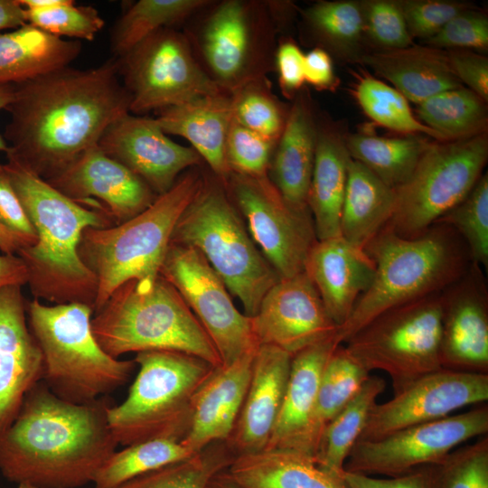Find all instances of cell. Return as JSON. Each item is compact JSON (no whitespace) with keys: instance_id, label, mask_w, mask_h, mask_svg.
<instances>
[{"instance_id":"cell-46","label":"cell","mask_w":488,"mask_h":488,"mask_svg":"<svg viewBox=\"0 0 488 488\" xmlns=\"http://www.w3.org/2000/svg\"><path fill=\"white\" fill-rule=\"evenodd\" d=\"M437 465L440 488H488V436L456 447Z\"/></svg>"},{"instance_id":"cell-5","label":"cell","mask_w":488,"mask_h":488,"mask_svg":"<svg viewBox=\"0 0 488 488\" xmlns=\"http://www.w3.org/2000/svg\"><path fill=\"white\" fill-rule=\"evenodd\" d=\"M93 334L113 358L127 352L172 351L221 365L208 333L175 287L160 275L118 286L91 319Z\"/></svg>"},{"instance_id":"cell-49","label":"cell","mask_w":488,"mask_h":488,"mask_svg":"<svg viewBox=\"0 0 488 488\" xmlns=\"http://www.w3.org/2000/svg\"><path fill=\"white\" fill-rule=\"evenodd\" d=\"M425 42L428 46L445 51L484 52L488 49V18L470 9L452 18Z\"/></svg>"},{"instance_id":"cell-15","label":"cell","mask_w":488,"mask_h":488,"mask_svg":"<svg viewBox=\"0 0 488 488\" xmlns=\"http://www.w3.org/2000/svg\"><path fill=\"white\" fill-rule=\"evenodd\" d=\"M159 275L175 287L197 317L221 365L257 352L259 345L250 317L236 308L224 282L200 251L170 243Z\"/></svg>"},{"instance_id":"cell-54","label":"cell","mask_w":488,"mask_h":488,"mask_svg":"<svg viewBox=\"0 0 488 488\" xmlns=\"http://www.w3.org/2000/svg\"><path fill=\"white\" fill-rule=\"evenodd\" d=\"M447 54L452 69L460 82L466 85V88L487 103V57L475 52L465 50H450L447 51Z\"/></svg>"},{"instance_id":"cell-58","label":"cell","mask_w":488,"mask_h":488,"mask_svg":"<svg viewBox=\"0 0 488 488\" xmlns=\"http://www.w3.org/2000/svg\"><path fill=\"white\" fill-rule=\"evenodd\" d=\"M23 247L22 242L14 234L0 225V250L3 254L16 255Z\"/></svg>"},{"instance_id":"cell-25","label":"cell","mask_w":488,"mask_h":488,"mask_svg":"<svg viewBox=\"0 0 488 488\" xmlns=\"http://www.w3.org/2000/svg\"><path fill=\"white\" fill-rule=\"evenodd\" d=\"M255 353L229 365L214 367L197 389L190 427L181 441L191 452L198 453L230 438L249 388Z\"/></svg>"},{"instance_id":"cell-48","label":"cell","mask_w":488,"mask_h":488,"mask_svg":"<svg viewBox=\"0 0 488 488\" xmlns=\"http://www.w3.org/2000/svg\"><path fill=\"white\" fill-rule=\"evenodd\" d=\"M364 33L375 50H394L410 46L409 34L399 1H362Z\"/></svg>"},{"instance_id":"cell-61","label":"cell","mask_w":488,"mask_h":488,"mask_svg":"<svg viewBox=\"0 0 488 488\" xmlns=\"http://www.w3.org/2000/svg\"><path fill=\"white\" fill-rule=\"evenodd\" d=\"M17 488H38V487L33 484L27 483H23L18 484Z\"/></svg>"},{"instance_id":"cell-44","label":"cell","mask_w":488,"mask_h":488,"mask_svg":"<svg viewBox=\"0 0 488 488\" xmlns=\"http://www.w3.org/2000/svg\"><path fill=\"white\" fill-rule=\"evenodd\" d=\"M436 222L450 225L465 241L472 262L488 267V174L483 173L469 194Z\"/></svg>"},{"instance_id":"cell-60","label":"cell","mask_w":488,"mask_h":488,"mask_svg":"<svg viewBox=\"0 0 488 488\" xmlns=\"http://www.w3.org/2000/svg\"><path fill=\"white\" fill-rule=\"evenodd\" d=\"M207 488H242L237 484L226 473V470L214 475Z\"/></svg>"},{"instance_id":"cell-56","label":"cell","mask_w":488,"mask_h":488,"mask_svg":"<svg viewBox=\"0 0 488 488\" xmlns=\"http://www.w3.org/2000/svg\"><path fill=\"white\" fill-rule=\"evenodd\" d=\"M28 274L17 255L0 254V288L9 285L27 284Z\"/></svg>"},{"instance_id":"cell-2","label":"cell","mask_w":488,"mask_h":488,"mask_svg":"<svg viewBox=\"0 0 488 488\" xmlns=\"http://www.w3.org/2000/svg\"><path fill=\"white\" fill-rule=\"evenodd\" d=\"M108 396L74 404L42 380L26 393L17 415L0 433V474L38 488H79L93 480L117 450L108 423Z\"/></svg>"},{"instance_id":"cell-55","label":"cell","mask_w":488,"mask_h":488,"mask_svg":"<svg viewBox=\"0 0 488 488\" xmlns=\"http://www.w3.org/2000/svg\"><path fill=\"white\" fill-rule=\"evenodd\" d=\"M305 83L320 91H333L339 85L332 56L324 49L314 47L305 54Z\"/></svg>"},{"instance_id":"cell-14","label":"cell","mask_w":488,"mask_h":488,"mask_svg":"<svg viewBox=\"0 0 488 488\" xmlns=\"http://www.w3.org/2000/svg\"><path fill=\"white\" fill-rule=\"evenodd\" d=\"M223 185L255 244L279 277L304 272L308 252L317 241L310 211L288 204L268 176L231 173Z\"/></svg>"},{"instance_id":"cell-50","label":"cell","mask_w":488,"mask_h":488,"mask_svg":"<svg viewBox=\"0 0 488 488\" xmlns=\"http://www.w3.org/2000/svg\"><path fill=\"white\" fill-rule=\"evenodd\" d=\"M409 34L426 41L457 14L474 9L470 3L450 0L399 1Z\"/></svg>"},{"instance_id":"cell-20","label":"cell","mask_w":488,"mask_h":488,"mask_svg":"<svg viewBox=\"0 0 488 488\" xmlns=\"http://www.w3.org/2000/svg\"><path fill=\"white\" fill-rule=\"evenodd\" d=\"M46 182L79 203L105 209L115 225L138 215L157 197L140 177L98 145Z\"/></svg>"},{"instance_id":"cell-16","label":"cell","mask_w":488,"mask_h":488,"mask_svg":"<svg viewBox=\"0 0 488 488\" xmlns=\"http://www.w3.org/2000/svg\"><path fill=\"white\" fill-rule=\"evenodd\" d=\"M488 433V406L408 427L374 440H359L344 471L398 476L439 463L463 443Z\"/></svg>"},{"instance_id":"cell-1","label":"cell","mask_w":488,"mask_h":488,"mask_svg":"<svg viewBox=\"0 0 488 488\" xmlns=\"http://www.w3.org/2000/svg\"><path fill=\"white\" fill-rule=\"evenodd\" d=\"M116 58L89 69L70 66L14 85L3 135L12 157L45 181L98 145L130 113Z\"/></svg>"},{"instance_id":"cell-7","label":"cell","mask_w":488,"mask_h":488,"mask_svg":"<svg viewBox=\"0 0 488 488\" xmlns=\"http://www.w3.org/2000/svg\"><path fill=\"white\" fill-rule=\"evenodd\" d=\"M94 311L84 304L26 303L27 321L42 354V380L58 398L85 404L125 385L136 363L108 355L91 326Z\"/></svg>"},{"instance_id":"cell-31","label":"cell","mask_w":488,"mask_h":488,"mask_svg":"<svg viewBox=\"0 0 488 488\" xmlns=\"http://www.w3.org/2000/svg\"><path fill=\"white\" fill-rule=\"evenodd\" d=\"M226 473L242 488H350L343 474L323 469L313 457L290 449L236 455Z\"/></svg>"},{"instance_id":"cell-18","label":"cell","mask_w":488,"mask_h":488,"mask_svg":"<svg viewBox=\"0 0 488 488\" xmlns=\"http://www.w3.org/2000/svg\"><path fill=\"white\" fill-rule=\"evenodd\" d=\"M258 345L276 346L291 356L337 334L316 288L304 272L280 278L250 317Z\"/></svg>"},{"instance_id":"cell-52","label":"cell","mask_w":488,"mask_h":488,"mask_svg":"<svg viewBox=\"0 0 488 488\" xmlns=\"http://www.w3.org/2000/svg\"><path fill=\"white\" fill-rule=\"evenodd\" d=\"M304 60L305 53L292 38L284 37L277 42L274 70L281 93L290 100L304 88Z\"/></svg>"},{"instance_id":"cell-22","label":"cell","mask_w":488,"mask_h":488,"mask_svg":"<svg viewBox=\"0 0 488 488\" xmlns=\"http://www.w3.org/2000/svg\"><path fill=\"white\" fill-rule=\"evenodd\" d=\"M22 286L0 288V433L14 420L28 390L42 377V354L33 335Z\"/></svg>"},{"instance_id":"cell-39","label":"cell","mask_w":488,"mask_h":488,"mask_svg":"<svg viewBox=\"0 0 488 488\" xmlns=\"http://www.w3.org/2000/svg\"><path fill=\"white\" fill-rule=\"evenodd\" d=\"M371 373L339 345L330 356L317 393L308 436V452L314 458L328 423L356 395Z\"/></svg>"},{"instance_id":"cell-11","label":"cell","mask_w":488,"mask_h":488,"mask_svg":"<svg viewBox=\"0 0 488 488\" xmlns=\"http://www.w3.org/2000/svg\"><path fill=\"white\" fill-rule=\"evenodd\" d=\"M441 319L440 292L381 313L346 341L344 347L370 373L388 374L397 393L442 369Z\"/></svg>"},{"instance_id":"cell-6","label":"cell","mask_w":488,"mask_h":488,"mask_svg":"<svg viewBox=\"0 0 488 488\" xmlns=\"http://www.w3.org/2000/svg\"><path fill=\"white\" fill-rule=\"evenodd\" d=\"M202 181L203 173L192 167L134 218L108 228L83 230L78 254L97 279L94 313L122 284L132 279L154 281L159 276L175 223Z\"/></svg>"},{"instance_id":"cell-53","label":"cell","mask_w":488,"mask_h":488,"mask_svg":"<svg viewBox=\"0 0 488 488\" xmlns=\"http://www.w3.org/2000/svg\"><path fill=\"white\" fill-rule=\"evenodd\" d=\"M343 477L350 488H440L437 464L393 477L379 478L347 471Z\"/></svg>"},{"instance_id":"cell-37","label":"cell","mask_w":488,"mask_h":488,"mask_svg":"<svg viewBox=\"0 0 488 488\" xmlns=\"http://www.w3.org/2000/svg\"><path fill=\"white\" fill-rule=\"evenodd\" d=\"M211 0H138L128 5L110 31V50L121 58L143 40L164 28H177Z\"/></svg>"},{"instance_id":"cell-59","label":"cell","mask_w":488,"mask_h":488,"mask_svg":"<svg viewBox=\"0 0 488 488\" xmlns=\"http://www.w3.org/2000/svg\"><path fill=\"white\" fill-rule=\"evenodd\" d=\"M14 96V85L0 84V110L6 109L13 101ZM0 151L7 152L8 145L2 135H0Z\"/></svg>"},{"instance_id":"cell-8","label":"cell","mask_w":488,"mask_h":488,"mask_svg":"<svg viewBox=\"0 0 488 488\" xmlns=\"http://www.w3.org/2000/svg\"><path fill=\"white\" fill-rule=\"evenodd\" d=\"M170 243L200 251L249 317L280 279L214 175L203 174L202 184L177 220Z\"/></svg>"},{"instance_id":"cell-17","label":"cell","mask_w":488,"mask_h":488,"mask_svg":"<svg viewBox=\"0 0 488 488\" xmlns=\"http://www.w3.org/2000/svg\"><path fill=\"white\" fill-rule=\"evenodd\" d=\"M487 400L488 374L442 368L416 380L389 400L376 403L359 440L378 439Z\"/></svg>"},{"instance_id":"cell-35","label":"cell","mask_w":488,"mask_h":488,"mask_svg":"<svg viewBox=\"0 0 488 488\" xmlns=\"http://www.w3.org/2000/svg\"><path fill=\"white\" fill-rule=\"evenodd\" d=\"M433 140L420 135L389 137L358 132L346 135V147L352 159L396 189L408 179Z\"/></svg>"},{"instance_id":"cell-12","label":"cell","mask_w":488,"mask_h":488,"mask_svg":"<svg viewBox=\"0 0 488 488\" xmlns=\"http://www.w3.org/2000/svg\"><path fill=\"white\" fill-rule=\"evenodd\" d=\"M487 159V133L433 140L408 179L395 189V210L389 225L403 238L424 234L469 194Z\"/></svg>"},{"instance_id":"cell-19","label":"cell","mask_w":488,"mask_h":488,"mask_svg":"<svg viewBox=\"0 0 488 488\" xmlns=\"http://www.w3.org/2000/svg\"><path fill=\"white\" fill-rule=\"evenodd\" d=\"M98 145L140 177L157 196L169 191L183 173L203 163L192 146L170 139L155 117L131 113L111 124Z\"/></svg>"},{"instance_id":"cell-4","label":"cell","mask_w":488,"mask_h":488,"mask_svg":"<svg viewBox=\"0 0 488 488\" xmlns=\"http://www.w3.org/2000/svg\"><path fill=\"white\" fill-rule=\"evenodd\" d=\"M375 272L346 322L338 327L341 344L381 313L445 290L472 264L455 229L436 222L419 237L408 239L386 225L366 246Z\"/></svg>"},{"instance_id":"cell-23","label":"cell","mask_w":488,"mask_h":488,"mask_svg":"<svg viewBox=\"0 0 488 488\" xmlns=\"http://www.w3.org/2000/svg\"><path fill=\"white\" fill-rule=\"evenodd\" d=\"M292 356L273 346L260 345L255 353L244 402L227 446L234 455L264 450L277 422Z\"/></svg>"},{"instance_id":"cell-3","label":"cell","mask_w":488,"mask_h":488,"mask_svg":"<svg viewBox=\"0 0 488 488\" xmlns=\"http://www.w3.org/2000/svg\"><path fill=\"white\" fill-rule=\"evenodd\" d=\"M4 164L37 234L35 244L16 253L32 295L55 305L84 304L94 311L97 279L80 258L78 246L86 228L114 226L112 218L104 209L68 198L12 157Z\"/></svg>"},{"instance_id":"cell-38","label":"cell","mask_w":488,"mask_h":488,"mask_svg":"<svg viewBox=\"0 0 488 488\" xmlns=\"http://www.w3.org/2000/svg\"><path fill=\"white\" fill-rule=\"evenodd\" d=\"M418 119L445 140L487 133V106L465 86L439 92L417 105Z\"/></svg>"},{"instance_id":"cell-13","label":"cell","mask_w":488,"mask_h":488,"mask_svg":"<svg viewBox=\"0 0 488 488\" xmlns=\"http://www.w3.org/2000/svg\"><path fill=\"white\" fill-rule=\"evenodd\" d=\"M117 61L133 115L222 91L202 70L186 35L177 28L153 33Z\"/></svg>"},{"instance_id":"cell-28","label":"cell","mask_w":488,"mask_h":488,"mask_svg":"<svg viewBox=\"0 0 488 488\" xmlns=\"http://www.w3.org/2000/svg\"><path fill=\"white\" fill-rule=\"evenodd\" d=\"M317 119L306 89L294 98L285 128L276 145L268 177L284 200L309 210L307 196L314 168Z\"/></svg>"},{"instance_id":"cell-21","label":"cell","mask_w":488,"mask_h":488,"mask_svg":"<svg viewBox=\"0 0 488 488\" xmlns=\"http://www.w3.org/2000/svg\"><path fill=\"white\" fill-rule=\"evenodd\" d=\"M442 368L488 374V288L483 269L467 271L441 292Z\"/></svg>"},{"instance_id":"cell-34","label":"cell","mask_w":488,"mask_h":488,"mask_svg":"<svg viewBox=\"0 0 488 488\" xmlns=\"http://www.w3.org/2000/svg\"><path fill=\"white\" fill-rule=\"evenodd\" d=\"M302 24L315 47L344 61H360L367 42L362 1H318L301 11Z\"/></svg>"},{"instance_id":"cell-42","label":"cell","mask_w":488,"mask_h":488,"mask_svg":"<svg viewBox=\"0 0 488 488\" xmlns=\"http://www.w3.org/2000/svg\"><path fill=\"white\" fill-rule=\"evenodd\" d=\"M233 119L248 129L277 143L290 105L272 91L267 76L250 80L230 92Z\"/></svg>"},{"instance_id":"cell-9","label":"cell","mask_w":488,"mask_h":488,"mask_svg":"<svg viewBox=\"0 0 488 488\" xmlns=\"http://www.w3.org/2000/svg\"><path fill=\"white\" fill-rule=\"evenodd\" d=\"M134 361L138 372L127 397L108 409L115 440L124 446L157 438L182 441L190 427L193 397L214 367L172 351L140 352Z\"/></svg>"},{"instance_id":"cell-43","label":"cell","mask_w":488,"mask_h":488,"mask_svg":"<svg viewBox=\"0 0 488 488\" xmlns=\"http://www.w3.org/2000/svg\"><path fill=\"white\" fill-rule=\"evenodd\" d=\"M222 442L213 443L188 458L137 476L116 488H207L226 470L234 455Z\"/></svg>"},{"instance_id":"cell-32","label":"cell","mask_w":488,"mask_h":488,"mask_svg":"<svg viewBox=\"0 0 488 488\" xmlns=\"http://www.w3.org/2000/svg\"><path fill=\"white\" fill-rule=\"evenodd\" d=\"M77 40H64L30 23L0 33V84L16 85L70 66L80 53Z\"/></svg>"},{"instance_id":"cell-30","label":"cell","mask_w":488,"mask_h":488,"mask_svg":"<svg viewBox=\"0 0 488 488\" xmlns=\"http://www.w3.org/2000/svg\"><path fill=\"white\" fill-rule=\"evenodd\" d=\"M350 159L346 135L333 123L317 120L307 207L318 240L340 236V219Z\"/></svg>"},{"instance_id":"cell-57","label":"cell","mask_w":488,"mask_h":488,"mask_svg":"<svg viewBox=\"0 0 488 488\" xmlns=\"http://www.w3.org/2000/svg\"><path fill=\"white\" fill-rule=\"evenodd\" d=\"M26 23V11L19 0H0V33L5 29H17Z\"/></svg>"},{"instance_id":"cell-40","label":"cell","mask_w":488,"mask_h":488,"mask_svg":"<svg viewBox=\"0 0 488 488\" xmlns=\"http://www.w3.org/2000/svg\"><path fill=\"white\" fill-rule=\"evenodd\" d=\"M352 92L364 114L376 125L405 136L420 135L446 141L422 124L412 112L408 100L380 79L361 70L356 74Z\"/></svg>"},{"instance_id":"cell-36","label":"cell","mask_w":488,"mask_h":488,"mask_svg":"<svg viewBox=\"0 0 488 488\" xmlns=\"http://www.w3.org/2000/svg\"><path fill=\"white\" fill-rule=\"evenodd\" d=\"M385 380L370 376L356 395L324 429L314 456L323 469L343 474L353 446L359 441L369 415L379 396L385 390Z\"/></svg>"},{"instance_id":"cell-45","label":"cell","mask_w":488,"mask_h":488,"mask_svg":"<svg viewBox=\"0 0 488 488\" xmlns=\"http://www.w3.org/2000/svg\"><path fill=\"white\" fill-rule=\"evenodd\" d=\"M25 11L28 23L61 38L93 41L105 24L96 8L77 5L72 0L48 9Z\"/></svg>"},{"instance_id":"cell-29","label":"cell","mask_w":488,"mask_h":488,"mask_svg":"<svg viewBox=\"0 0 488 488\" xmlns=\"http://www.w3.org/2000/svg\"><path fill=\"white\" fill-rule=\"evenodd\" d=\"M360 62L416 105L439 92L463 86L452 69L447 51L428 45L374 49L365 52Z\"/></svg>"},{"instance_id":"cell-41","label":"cell","mask_w":488,"mask_h":488,"mask_svg":"<svg viewBox=\"0 0 488 488\" xmlns=\"http://www.w3.org/2000/svg\"><path fill=\"white\" fill-rule=\"evenodd\" d=\"M181 441L157 438L115 451L98 471L94 488H116L137 476L190 457Z\"/></svg>"},{"instance_id":"cell-24","label":"cell","mask_w":488,"mask_h":488,"mask_svg":"<svg viewBox=\"0 0 488 488\" xmlns=\"http://www.w3.org/2000/svg\"><path fill=\"white\" fill-rule=\"evenodd\" d=\"M304 271L339 327L371 286L375 265L365 250L337 236L317 239L308 252Z\"/></svg>"},{"instance_id":"cell-26","label":"cell","mask_w":488,"mask_h":488,"mask_svg":"<svg viewBox=\"0 0 488 488\" xmlns=\"http://www.w3.org/2000/svg\"><path fill=\"white\" fill-rule=\"evenodd\" d=\"M339 345L335 335L292 356L281 408L265 449H290L311 456L308 436L321 378Z\"/></svg>"},{"instance_id":"cell-33","label":"cell","mask_w":488,"mask_h":488,"mask_svg":"<svg viewBox=\"0 0 488 488\" xmlns=\"http://www.w3.org/2000/svg\"><path fill=\"white\" fill-rule=\"evenodd\" d=\"M395 203V189L351 158L340 219V236L353 247L364 250L389 223Z\"/></svg>"},{"instance_id":"cell-47","label":"cell","mask_w":488,"mask_h":488,"mask_svg":"<svg viewBox=\"0 0 488 488\" xmlns=\"http://www.w3.org/2000/svg\"><path fill=\"white\" fill-rule=\"evenodd\" d=\"M276 145L232 119L226 142L230 170L250 177L268 176Z\"/></svg>"},{"instance_id":"cell-10","label":"cell","mask_w":488,"mask_h":488,"mask_svg":"<svg viewBox=\"0 0 488 488\" xmlns=\"http://www.w3.org/2000/svg\"><path fill=\"white\" fill-rule=\"evenodd\" d=\"M183 32L202 70L222 90L274 70L278 30L267 1L211 0Z\"/></svg>"},{"instance_id":"cell-51","label":"cell","mask_w":488,"mask_h":488,"mask_svg":"<svg viewBox=\"0 0 488 488\" xmlns=\"http://www.w3.org/2000/svg\"><path fill=\"white\" fill-rule=\"evenodd\" d=\"M0 225L14 234L23 247L37 242L36 231L12 185L5 164H0Z\"/></svg>"},{"instance_id":"cell-27","label":"cell","mask_w":488,"mask_h":488,"mask_svg":"<svg viewBox=\"0 0 488 488\" xmlns=\"http://www.w3.org/2000/svg\"><path fill=\"white\" fill-rule=\"evenodd\" d=\"M162 130L190 142L222 184L231 171L226 158V142L233 119L230 92L199 97L156 111Z\"/></svg>"}]
</instances>
